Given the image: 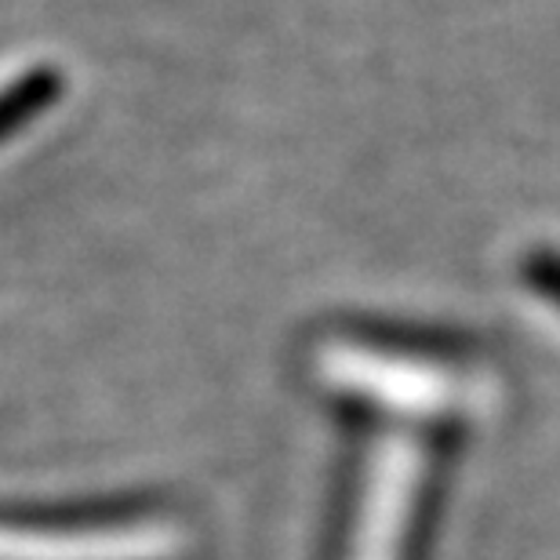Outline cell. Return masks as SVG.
<instances>
[{
    "label": "cell",
    "mask_w": 560,
    "mask_h": 560,
    "mask_svg": "<svg viewBox=\"0 0 560 560\" xmlns=\"http://www.w3.org/2000/svg\"><path fill=\"white\" fill-rule=\"evenodd\" d=\"M150 495H109V499H73V502H0V528L15 532H95L139 521L153 513Z\"/></svg>",
    "instance_id": "obj_1"
},
{
    "label": "cell",
    "mask_w": 560,
    "mask_h": 560,
    "mask_svg": "<svg viewBox=\"0 0 560 560\" xmlns=\"http://www.w3.org/2000/svg\"><path fill=\"white\" fill-rule=\"evenodd\" d=\"M346 444L339 458V474H335V495L328 510V532H324V550L320 560H342L346 542H350V524L357 513V488H361V455L368 441V411L346 408Z\"/></svg>",
    "instance_id": "obj_2"
},
{
    "label": "cell",
    "mask_w": 560,
    "mask_h": 560,
    "mask_svg": "<svg viewBox=\"0 0 560 560\" xmlns=\"http://www.w3.org/2000/svg\"><path fill=\"white\" fill-rule=\"evenodd\" d=\"M455 433H441L433 444L430 466H425L416 510H411L408 521V535H405V557L400 560H425L430 553V542L436 535V524H441L444 513V499H447V480H452V466H455Z\"/></svg>",
    "instance_id": "obj_3"
},
{
    "label": "cell",
    "mask_w": 560,
    "mask_h": 560,
    "mask_svg": "<svg viewBox=\"0 0 560 560\" xmlns=\"http://www.w3.org/2000/svg\"><path fill=\"white\" fill-rule=\"evenodd\" d=\"M62 92V81L55 70H33L19 77L15 84H8L0 92V139L11 136L26 125L30 117H37L40 109H48Z\"/></svg>",
    "instance_id": "obj_4"
},
{
    "label": "cell",
    "mask_w": 560,
    "mask_h": 560,
    "mask_svg": "<svg viewBox=\"0 0 560 560\" xmlns=\"http://www.w3.org/2000/svg\"><path fill=\"white\" fill-rule=\"evenodd\" d=\"M524 277H528L532 288H539L546 299L560 306V255L557 252H532L524 259Z\"/></svg>",
    "instance_id": "obj_5"
}]
</instances>
